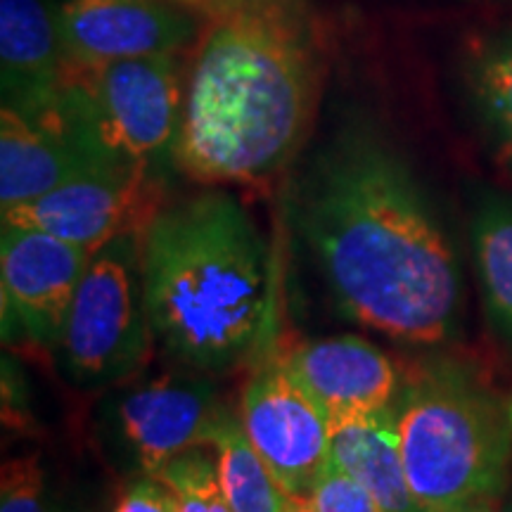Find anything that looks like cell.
I'll return each instance as SVG.
<instances>
[{
	"label": "cell",
	"mask_w": 512,
	"mask_h": 512,
	"mask_svg": "<svg viewBox=\"0 0 512 512\" xmlns=\"http://www.w3.org/2000/svg\"><path fill=\"white\" fill-rule=\"evenodd\" d=\"M287 216L344 316L413 344L448 337L460 306L453 247L403 159L349 126L287 190Z\"/></svg>",
	"instance_id": "6da1fadb"
},
{
	"label": "cell",
	"mask_w": 512,
	"mask_h": 512,
	"mask_svg": "<svg viewBox=\"0 0 512 512\" xmlns=\"http://www.w3.org/2000/svg\"><path fill=\"white\" fill-rule=\"evenodd\" d=\"M185 62L174 164L202 185H259L309 138L325 74L311 0H207Z\"/></svg>",
	"instance_id": "7a4b0ae2"
},
{
	"label": "cell",
	"mask_w": 512,
	"mask_h": 512,
	"mask_svg": "<svg viewBox=\"0 0 512 512\" xmlns=\"http://www.w3.org/2000/svg\"><path fill=\"white\" fill-rule=\"evenodd\" d=\"M143 275L157 344L181 366L230 373L275 342V256L230 192L159 209L143 230Z\"/></svg>",
	"instance_id": "3957f363"
},
{
	"label": "cell",
	"mask_w": 512,
	"mask_h": 512,
	"mask_svg": "<svg viewBox=\"0 0 512 512\" xmlns=\"http://www.w3.org/2000/svg\"><path fill=\"white\" fill-rule=\"evenodd\" d=\"M408 484L425 512L494 503L512 453L510 411L453 366L418 370L394 401Z\"/></svg>",
	"instance_id": "277c9868"
},
{
	"label": "cell",
	"mask_w": 512,
	"mask_h": 512,
	"mask_svg": "<svg viewBox=\"0 0 512 512\" xmlns=\"http://www.w3.org/2000/svg\"><path fill=\"white\" fill-rule=\"evenodd\" d=\"M183 55L64 64L57 112L107 164L159 174L181 131Z\"/></svg>",
	"instance_id": "5b68a950"
},
{
	"label": "cell",
	"mask_w": 512,
	"mask_h": 512,
	"mask_svg": "<svg viewBox=\"0 0 512 512\" xmlns=\"http://www.w3.org/2000/svg\"><path fill=\"white\" fill-rule=\"evenodd\" d=\"M155 344L145 294L143 230H133L91 256L55 349L74 387L107 389L138 377Z\"/></svg>",
	"instance_id": "8992f818"
},
{
	"label": "cell",
	"mask_w": 512,
	"mask_h": 512,
	"mask_svg": "<svg viewBox=\"0 0 512 512\" xmlns=\"http://www.w3.org/2000/svg\"><path fill=\"white\" fill-rule=\"evenodd\" d=\"M223 408L209 375L183 366L117 384L102 401L95 434L121 472L155 477L183 451L209 446Z\"/></svg>",
	"instance_id": "52a82bcc"
},
{
	"label": "cell",
	"mask_w": 512,
	"mask_h": 512,
	"mask_svg": "<svg viewBox=\"0 0 512 512\" xmlns=\"http://www.w3.org/2000/svg\"><path fill=\"white\" fill-rule=\"evenodd\" d=\"M240 420L285 494L309 498L330 463L328 415L275 356L264 358L242 387Z\"/></svg>",
	"instance_id": "ba28073f"
},
{
	"label": "cell",
	"mask_w": 512,
	"mask_h": 512,
	"mask_svg": "<svg viewBox=\"0 0 512 512\" xmlns=\"http://www.w3.org/2000/svg\"><path fill=\"white\" fill-rule=\"evenodd\" d=\"M159 174L100 169L60 185L38 200L3 209L8 226L36 228L95 254L107 242L145 230L162 209Z\"/></svg>",
	"instance_id": "9c48e42d"
},
{
	"label": "cell",
	"mask_w": 512,
	"mask_h": 512,
	"mask_svg": "<svg viewBox=\"0 0 512 512\" xmlns=\"http://www.w3.org/2000/svg\"><path fill=\"white\" fill-rule=\"evenodd\" d=\"M57 27L64 64L86 67L183 55L195 41L200 15L174 0H62Z\"/></svg>",
	"instance_id": "30bf717a"
},
{
	"label": "cell",
	"mask_w": 512,
	"mask_h": 512,
	"mask_svg": "<svg viewBox=\"0 0 512 512\" xmlns=\"http://www.w3.org/2000/svg\"><path fill=\"white\" fill-rule=\"evenodd\" d=\"M91 252L36 228L8 226L0 235L3 318L31 342L57 347Z\"/></svg>",
	"instance_id": "8fae6325"
},
{
	"label": "cell",
	"mask_w": 512,
	"mask_h": 512,
	"mask_svg": "<svg viewBox=\"0 0 512 512\" xmlns=\"http://www.w3.org/2000/svg\"><path fill=\"white\" fill-rule=\"evenodd\" d=\"M273 356L323 408L328 425L389 408L401 392L392 358L358 335L306 339Z\"/></svg>",
	"instance_id": "7c38bea8"
},
{
	"label": "cell",
	"mask_w": 512,
	"mask_h": 512,
	"mask_svg": "<svg viewBox=\"0 0 512 512\" xmlns=\"http://www.w3.org/2000/svg\"><path fill=\"white\" fill-rule=\"evenodd\" d=\"M100 169H121L95 155L60 117L3 105L0 110V211L38 200L60 185Z\"/></svg>",
	"instance_id": "4fadbf2b"
},
{
	"label": "cell",
	"mask_w": 512,
	"mask_h": 512,
	"mask_svg": "<svg viewBox=\"0 0 512 512\" xmlns=\"http://www.w3.org/2000/svg\"><path fill=\"white\" fill-rule=\"evenodd\" d=\"M64 48L57 8L43 0H0L3 105L43 117L60 102Z\"/></svg>",
	"instance_id": "5bb4252c"
},
{
	"label": "cell",
	"mask_w": 512,
	"mask_h": 512,
	"mask_svg": "<svg viewBox=\"0 0 512 512\" xmlns=\"http://www.w3.org/2000/svg\"><path fill=\"white\" fill-rule=\"evenodd\" d=\"M330 460L366 486L384 512H425L403 467L394 403L330 422Z\"/></svg>",
	"instance_id": "9a60e30c"
},
{
	"label": "cell",
	"mask_w": 512,
	"mask_h": 512,
	"mask_svg": "<svg viewBox=\"0 0 512 512\" xmlns=\"http://www.w3.org/2000/svg\"><path fill=\"white\" fill-rule=\"evenodd\" d=\"M209 446L216 453V470L223 494L233 512H285L290 496L268 470L264 458L249 441L242 420L223 408Z\"/></svg>",
	"instance_id": "2e32d148"
},
{
	"label": "cell",
	"mask_w": 512,
	"mask_h": 512,
	"mask_svg": "<svg viewBox=\"0 0 512 512\" xmlns=\"http://www.w3.org/2000/svg\"><path fill=\"white\" fill-rule=\"evenodd\" d=\"M472 238L489 306L512 330V204H486Z\"/></svg>",
	"instance_id": "e0dca14e"
},
{
	"label": "cell",
	"mask_w": 512,
	"mask_h": 512,
	"mask_svg": "<svg viewBox=\"0 0 512 512\" xmlns=\"http://www.w3.org/2000/svg\"><path fill=\"white\" fill-rule=\"evenodd\" d=\"M155 477L174 491L178 512H233L223 494L216 460L200 446L183 451Z\"/></svg>",
	"instance_id": "ac0fdd59"
},
{
	"label": "cell",
	"mask_w": 512,
	"mask_h": 512,
	"mask_svg": "<svg viewBox=\"0 0 512 512\" xmlns=\"http://www.w3.org/2000/svg\"><path fill=\"white\" fill-rule=\"evenodd\" d=\"M472 86L486 119L512 155V38L494 43L477 57Z\"/></svg>",
	"instance_id": "d6986e66"
},
{
	"label": "cell",
	"mask_w": 512,
	"mask_h": 512,
	"mask_svg": "<svg viewBox=\"0 0 512 512\" xmlns=\"http://www.w3.org/2000/svg\"><path fill=\"white\" fill-rule=\"evenodd\" d=\"M0 512H69L38 453H24L3 463Z\"/></svg>",
	"instance_id": "ffe728a7"
},
{
	"label": "cell",
	"mask_w": 512,
	"mask_h": 512,
	"mask_svg": "<svg viewBox=\"0 0 512 512\" xmlns=\"http://www.w3.org/2000/svg\"><path fill=\"white\" fill-rule=\"evenodd\" d=\"M306 501L318 512H384L366 486L339 470L332 460L320 472Z\"/></svg>",
	"instance_id": "44dd1931"
},
{
	"label": "cell",
	"mask_w": 512,
	"mask_h": 512,
	"mask_svg": "<svg viewBox=\"0 0 512 512\" xmlns=\"http://www.w3.org/2000/svg\"><path fill=\"white\" fill-rule=\"evenodd\" d=\"M112 512H178L174 491L157 477H131Z\"/></svg>",
	"instance_id": "7402d4cb"
},
{
	"label": "cell",
	"mask_w": 512,
	"mask_h": 512,
	"mask_svg": "<svg viewBox=\"0 0 512 512\" xmlns=\"http://www.w3.org/2000/svg\"><path fill=\"white\" fill-rule=\"evenodd\" d=\"M285 512H318V510L313 508L306 498H290V505H287Z\"/></svg>",
	"instance_id": "603a6c76"
},
{
	"label": "cell",
	"mask_w": 512,
	"mask_h": 512,
	"mask_svg": "<svg viewBox=\"0 0 512 512\" xmlns=\"http://www.w3.org/2000/svg\"><path fill=\"white\" fill-rule=\"evenodd\" d=\"M451 512H494V505L491 503H477V505H465V508L451 510Z\"/></svg>",
	"instance_id": "cb8c5ba5"
},
{
	"label": "cell",
	"mask_w": 512,
	"mask_h": 512,
	"mask_svg": "<svg viewBox=\"0 0 512 512\" xmlns=\"http://www.w3.org/2000/svg\"><path fill=\"white\" fill-rule=\"evenodd\" d=\"M174 3H181L185 8H192V10H200L207 0H174Z\"/></svg>",
	"instance_id": "d4e9b609"
},
{
	"label": "cell",
	"mask_w": 512,
	"mask_h": 512,
	"mask_svg": "<svg viewBox=\"0 0 512 512\" xmlns=\"http://www.w3.org/2000/svg\"><path fill=\"white\" fill-rule=\"evenodd\" d=\"M505 512H512V501L508 503V508H505Z\"/></svg>",
	"instance_id": "484cf974"
},
{
	"label": "cell",
	"mask_w": 512,
	"mask_h": 512,
	"mask_svg": "<svg viewBox=\"0 0 512 512\" xmlns=\"http://www.w3.org/2000/svg\"><path fill=\"white\" fill-rule=\"evenodd\" d=\"M508 411H510V420H512V401H510V406H508Z\"/></svg>",
	"instance_id": "4316f807"
}]
</instances>
